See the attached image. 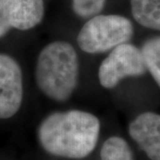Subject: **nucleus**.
I'll return each instance as SVG.
<instances>
[{
    "label": "nucleus",
    "mask_w": 160,
    "mask_h": 160,
    "mask_svg": "<svg viewBox=\"0 0 160 160\" xmlns=\"http://www.w3.org/2000/svg\"><path fill=\"white\" fill-rule=\"evenodd\" d=\"M129 134L150 160H160V115L144 112L129 125Z\"/></svg>",
    "instance_id": "0eeeda50"
},
{
    "label": "nucleus",
    "mask_w": 160,
    "mask_h": 160,
    "mask_svg": "<svg viewBox=\"0 0 160 160\" xmlns=\"http://www.w3.org/2000/svg\"><path fill=\"white\" fill-rule=\"evenodd\" d=\"M23 80L15 59L0 53V119L12 118L22 106Z\"/></svg>",
    "instance_id": "39448f33"
},
{
    "label": "nucleus",
    "mask_w": 160,
    "mask_h": 160,
    "mask_svg": "<svg viewBox=\"0 0 160 160\" xmlns=\"http://www.w3.org/2000/svg\"><path fill=\"white\" fill-rule=\"evenodd\" d=\"M79 62L72 45L54 41L46 46L38 57L35 79L39 90L52 100L68 101L78 84Z\"/></svg>",
    "instance_id": "f03ea898"
},
{
    "label": "nucleus",
    "mask_w": 160,
    "mask_h": 160,
    "mask_svg": "<svg viewBox=\"0 0 160 160\" xmlns=\"http://www.w3.org/2000/svg\"><path fill=\"white\" fill-rule=\"evenodd\" d=\"M134 20L148 29L160 30V0H131Z\"/></svg>",
    "instance_id": "6e6552de"
},
{
    "label": "nucleus",
    "mask_w": 160,
    "mask_h": 160,
    "mask_svg": "<svg viewBox=\"0 0 160 160\" xmlns=\"http://www.w3.org/2000/svg\"><path fill=\"white\" fill-rule=\"evenodd\" d=\"M101 160H134L130 146L123 138L113 136L106 140L101 149Z\"/></svg>",
    "instance_id": "9d476101"
},
{
    "label": "nucleus",
    "mask_w": 160,
    "mask_h": 160,
    "mask_svg": "<svg viewBox=\"0 0 160 160\" xmlns=\"http://www.w3.org/2000/svg\"><path fill=\"white\" fill-rule=\"evenodd\" d=\"M10 29H11L10 26L6 22V21L5 20V18L1 12V10H0V38L5 37L10 31Z\"/></svg>",
    "instance_id": "f8f14e48"
},
{
    "label": "nucleus",
    "mask_w": 160,
    "mask_h": 160,
    "mask_svg": "<svg viewBox=\"0 0 160 160\" xmlns=\"http://www.w3.org/2000/svg\"><path fill=\"white\" fill-rule=\"evenodd\" d=\"M147 72L142 52L135 46L125 43L113 48L101 63L98 78L101 86L113 89L126 78L141 77Z\"/></svg>",
    "instance_id": "20e7f679"
},
{
    "label": "nucleus",
    "mask_w": 160,
    "mask_h": 160,
    "mask_svg": "<svg viewBox=\"0 0 160 160\" xmlns=\"http://www.w3.org/2000/svg\"><path fill=\"white\" fill-rule=\"evenodd\" d=\"M141 51L147 70L160 87V36L146 40Z\"/></svg>",
    "instance_id": "1a4fd4ad"
},
{
    "label": "nucleus",
    "mask_w": 160,
    "mask_h": 160,
    "mask_svg": "<svg viewBox=\"0 0 160 160\" xmlns=\"http://www.w3.org/2000/svg\"><path fill=\"white\" fill-rule=\"evenodd\" d=\"M133 35V26L127 18L109 14L90 18L80 29L77 42L82 51L101 53L128 43Z\"/></svg>",
    "instance_id": "7ed1b4c3"
},
{
    "label": "nucleus",
    "mask_w": 160,
    "mask_h": 160,
    "mask_svg": "<svg viewBox=\"0 0 160 160\" xmlns=\"http://www.w3.org/2000/svg\"><path fill=\"white\" fill-rule=\"evenodd\" d=\"M100 130L101 123L96 116L71 109L46 116L38 126V138L48 154L81 159L95 149Z\"/></svg>",
    "instance_id": "f257e3e1"
},
{
    "label": "nucleus",
    "mask_w": 160,
    "mask_h": 160,
    "mask_svg": "<svg viewBox=\"0 0 160 160\" xmlns=\"http://www.w3.org/2000/svg\"><path fill=\"white\" fill-rule=\"evenodd\" d=\"M0 10L10 28L19 30L33 29L45 14L43 0H0Z\"/></svg>",
    "instance_id": "423d86ee"
},
{
    "label": "nucleus",
    "mask_w": 160,
    "mask_h": 160,
    "mask_svg": "<svg viewBox=\"0 0 160 160\" xmlns=\"http://www.w3.org/2000/svg\"><path fill=\"white\" fill-rule=\"evenodd\" d=\"M106 0H72V9L80 18L87 19L102 11Z\"/></svg>",
    "instance_id": "9b49d317"
}]
</instances>
